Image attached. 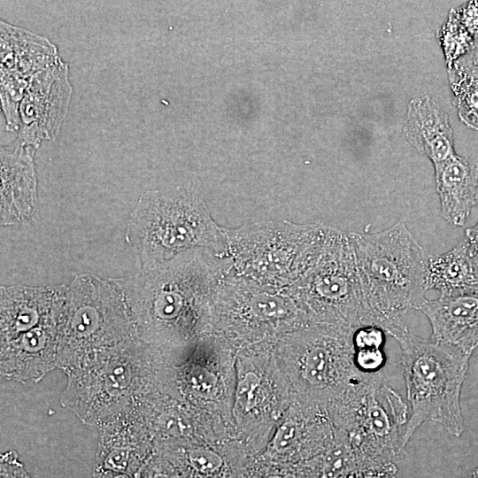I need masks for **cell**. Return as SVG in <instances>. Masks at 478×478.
<instances>
[{
  "label": "cell",
  "instance_id": "cell-24",
  "mask_svg": "<svg viewBox=\"0 0 478 478\" xmlns=\"http://www.w3.org/2000/svg\"><path fill=\"white\" fill-rule=\"evenodd\" d=\"M299 437L298 424L292 419L285 420L274 436L267 456L273 460L278 459L281 461V457L289 453V457H294L295 459V446L297 444Z\"/></svg>",
  "mask_w": 478,
  "mask_h": 478
},
{
  "label": "cell",
  "instance_id": "cell-29",
  "mask_svg": "<svg viewBox=\"0 0 478 478\" xmlns=\"http://www.w3.org/2000/svg\"><path fill=\"white\" fill-rule=\"evenodd\" d=\"M465 236V239L478 254V221L473 227L466 229Z\"/></svg>",
  "mask_w": 478,
  "mask_h": 478
},
{
  "label": "cell",
  "instance_id": "cell-19",
  "mask_svg": "<svg viewBox=\"0 0 478 478\" xmlns=\"http://www.w3.org/2000/svg\"><path fill=\"white\" fill-rule=\"evenodd\" d=\"M36 149L17 144L13 151L1 148L2 220L11 216L22 220L29 216L35 204L36 181L33 155Z\"/></svg>",
  "mask_w": 478,
  "mask_h": 478
},
{
  "label": "cell",
  "instance_id": "cell-18",
  "mask_svg": "<svg viewBox=\"0 0 478 478\" xmlns=\"http://www.w3.org/2000/svg\"><path fill=\"white\" fill-rule=\"evenodd\" d=\"M434 170L442 217L452 226H463L478 204V164L457 154Z\"/></svg>",
  "mask_w": 478,
  "mask_h": 478
},
{
  "label": "cell",
  "instance_id": "cell-8",
  "mask_svg": "<svg viewBox=\"0 0 478 478\" xmlns=\"http://www.w3.org/2000/svg\"><path fill=\"white\" fill-rule=\"evenodd\" d=\"M137 338V325L122 290L86 274L66 288L57 360L65 374L93 354Z\"/></svg>",
  "mask_w": 478,
  "mask_h": 478
},
{
  "label": "cell",
  "instance_id": "cell-26",
  "mask_svg": "<svg viewBox=\"0 0 478 478\" xmlns=\"http://www.w3.org/2000/svg\"><path fill=\"white\" fill-rule=\"evenodd\" d=\"M397 466L363 468L351 471L338 478H397Z\"/></svg>",
  "mask_w": 478,
  "mask_h": 478
},
{
  "label": "cell",
  "instance_id": "cell-10",
  "mask_svg": "<svg viewBox=\"0 0 478 478\" xmlns=\"http://www.w3.org/2000/svg\"><path fill=\"white\" fill-rule=\"evenodd\" d=\"M354 328L311 324L282 336L277 350L289 355L292 374L305 402L327 409L371 376L354 360Z\"/></svg>",
  "mask_w": 478,
  "mask_h": 478
},
{
  "label": "cell",
  "instance_id": "cell-15",
  "mask_svg": "<svg viewBox=\"0 0 478 478\" xmlns=\"http://www.w3.org/2000/svg\"><path fill=\"white\" fill-rule=\"evenodd\" d=\"M1 89L24 94L31 79L56 62L47 38L1 20Z\"/></svg>",
  "mask_w": 478,
  "mask_h": 478
},
{
  "label": "cell",
  "instance_id": "cell-11",
  "mask_svg": "<svg viewBox=\"0 0 478 478\" xmlns=\"http://www.w3.org/2000/svg\"><path fill=\"white\" fill-rule=\"evenodd\" d=\"M307 325L304 312L285 290L259 285L232 270L216 292L212 335L230 346L267 345Z\"/></svg>",
  "mask_w": 478,
  "mask_h": 478
},
{
  "label": "cell",
  "instance_id": "cell-23",
  "mask_svg": "<svg viewBox=\"0 0 478 478\" xmlns=\"http://www.w3.org/2000/svg\"><path fill=\"white\" fill-rule=\"evenodd\" d=\"M452 103L459 120L468 127L478 131V76H464L448 72Z\"/></svg>",
  "mask_w": 478,
  "mask_h": 478
},
{
  "label": "cell",
  "instance_id": "cell-5",
  "mask_svg": "<svg viewBox=\"0 0 478 478\" xmlns=\"http://www.w3.org/2000/svg\"><path fill=\"white\" fill-rule=\"evenodd\" d=\"M335 228L320 224L269 220L225 227L221 257L232 271L259 285L287 290L317 262Z\"/></svg>",
  "mask_w": 478,
  "mask_h": 478
},
{
  "label": "cell",
  "instance_id": "cell-30",
  "mask_svg": "<svg viewBox=\"0 0 478 478\" xmlns=\"http://www.w3.org/2000/svg\"><path fill=\"white\" fill-rule=\"evenodd\" d=\"M92 478H134L127 474L114 472L111 470H96L93 471Z\"/></svg>",
  "mask_w": 478,
  "mask_h": 478
},
{
  "label": "cell",
  "instance_id": "cell-14",
  "mask_svg": "<svg viewBox=\"0 0 478 478\" xmlns=\"http://www.w3.org/2000/svg\"><path fill=\"white\" fill-rule=\"evenodd\" d=\"M153 451L154 441L133 410L100 428L94 469L139 478Z\"/></svg>",
  "mask_w": 478,
  "mask_h": 478
},
{
  "label": "cell",
  "instance_id": "cell-1",
  "mask_svg": "<svg viewBox=\"0 0 478 478\" xmlns=\"http://www.w3.org/2000/svg\"><path fill=\"white\" fill-rule=\"evenodd\" d=\"M231 270L228 258L206 249L148 266L142 289L126 295L141 340L169 361L188 354L212 335L216 292Z\"/></svg>",
  "mask_w": 478,
  "mask_h": 478
},
{
  "label": "cell",
  "instance_id": "cell-12",
  "mask_svg": "<svg viewBox=\"0 0 478 478\" xmlns=\"http://www.w3.org/2000/svg\"><path fill=\"white\" fill-rule=\"evenodd\" d=\"M285 291L310 325L379 327L362 289L350 233L335 229L314 266Z\"/></svg>",
  "mask_w": 478,
  "mask_h": 478
},
{
  "label": "cell",
  "instance_id": "cell-17",
  "mask_svg": "<svg viewBox=\"0 0 478 478\" xmlns=\"http://www.w3.org/2000/svg\"><path fill=\"white\" fill-rule=\"evenodd\" d=\"M418 311L430 322V339L469 354L478 350V293L428 299Z\"/></svg>",
  "mask_w": 478,
  "mask_h": 478
},
{
  "label": "cell",
  "instance_id": "cell-28",
  "mask_svg": "<svg viewBox=\"0 0 478 478\" xmlns=\"http://www.w3.org/2000/svg\"><path fill=\"white\" fill-rule=\"evenodd\" d=\"M283 478H324L317 471L312 468L310 466L303 463L297 469L289 471Z\"/></svg>",
  "mask_w": 478,
  "mask_h": 478
},
{
  "label": "cell",
  "instance_id": "cell-22",
  "mask_svg": "<svg viewBox=\"0 0 478 478\" xmlns=\"http://www.w3.org/2000/svg\"><path fill=\"white\" fill-rule=\"evenodd\" d=\"M237 382L234 397V416L243 421L247 416L258 411L265 398V387L262 374L253 367L251 358H237Z\"/></svg>",
  "mask_w": 478,
  "mask_h": 478
},
{
  "label": "cell",
  "instance_id": "cell-25",
  "mask_svg": "<svg viewBox=\"0 0 478 478\" xmlns=\"http://www.w3.org/2000/svg\"><path fill=\"white\" fill-rule=\"evenodd\" d=\"M448 72L464 76H478V39L463 56L448 66Z\"/></svg>",
  "mask_w": 478,
  "mask_h": 478
},
{
  "label": "cell",
  "instance_id": "cell-6",
  "mask_svg": "<svg viewBox=\"0 0 478 478\" xmlns=\"http://www.w3.org/2000/svg\"><path fill=\"white\" fill-rule=\"evenodd\" d=\"M395 340L401 349L400 362L410 404L405 442L421 424H440L450 435L460 436L464 420L460 392L471 354L460 348L423 339L405 328Z\"/></svg>",
  "mask_w": 478,
  "mask_h": 478
},
{
  "label": "cell",
  "instance_id": "cell-7",
  "mask_svg": "<svg viewBox=\"0 0 478 478\" xmlns=\"http://www.w3.org/2000/svg\"><path fill=\"white\" fill-rule=\"evenodd\" d=\"M129 233L146 267L194 249L222 256L226 245L225 227L213 220L202 197L181 187L144 193L133 213Z\"/></svg>",
  "mask_w": 478,
  "mask_h": 478
},
{
  "label": "cell",
  "instance_id": "cell-13",
  "mask_svg": "<svg viewBox=\"0 0 478 478\" xmlns=\"http://www.w3.org/2000/svg\"><path fill=\"white\" fill-rule=\"evenodd\" d=\"M72 87L68 65L59 58L36 73L20 102L17 144L37 149L43 140H54L67 112Z\"/></svg>",
  "mask_w": 478,
  "mask_h": 478
},
{
  "label": "cell",
  "instance_id": "cell-3",
  "mask_svg": "<svg viewBox=\"0 0 478 478\" xmlns=\"http://www.w3.org/2000/svg\"><path fill=\"white\" fill-rule=\"evenodd\" d=\"M362 289L378 326L396 339L403 316L425 297L424 251L405 223L376 233H350Z\"/></svg>",
  "mask_w": 478,
  "mask_h": 478
},
{
  "label": "cell",
  "instance_id": "cell-20",
  "mask_svg": "<svg viewBox=\"0 0 478 478\" xmlns=\"http://www.w3.org/2000/svg\"><path fill=\"white\" fill-rule=\"evenodd\" d=\"M425 289L442 297L478 293V254L466 239L445 253L427 258Z\"/></svg>",
  "mask_w": 478,
  "mask_h": 478
},
{
  "label": "cell",
  "instance_id": "cell-9",
  "mask_svg": "<svg viewBox=\"0 0 478 478\" xmlns=\"http://www.w3.org/2000/svg\"><path fill=\"white\" fill-rule=\"evenodd\" d=\"M327 410L361 469L397 466L405 459L408 407L381 374L350 390Z\"/></svg>",
  "mask_w": 478,
  "mask_h": 478
},
{
  "label": "cell",
  "instance_id": "cell-27",
  "mask_svg": "<svg viewBox=\"0 0 478 478\" xmlns=\"http://www.w3.org/2000/svg\"><path fill=\"white\" fill-rule=\"evenodd\" d=\"M19 461L15 452L8 451L1 457V478H15Z\"/></svg>",
  "mask_w": 478,
  "mask_h": 478
},
{
  "label": "cell",
  "instance_id": "cell-2",
  "mask_svg": "<svg viewBox=\"0 0 478 478\" xmlns=\"http://www.w3.org/2000/svg\"><path fill=\"white\" fill-rule=\"evenodd\" d=\"M166 362L140 338L93 354L66 373L60 405L100 428L136 408L158 386Z\"/></svg>",
  "mask_w": 478,
  "mask_h": 478
},
{
  "label": "cell",
  "instance_id": "cell-4",
  "mask_svg": "<svg viewBox=\"0 0 478 478\" xmlns=\"http://www.w3.org/2000/svg\"><path fill=\"white\" fill-rule=\"evenodd\" d=\"M66 288L1 289L0 374L36 383L58 368V347Z\"/></svg>",
  "mask_w": 478,
  "mask_h": 478
},
{
  "label": "cell",
  "instance_id": "cell-16",
  "mask_svg": "<svg viewBox=\"0 0 478 478\" xmlns=\"http://www.w3.org/2000/svg\"><path fill=\"white\" fill-rule=\"evenodd\" d=\"M403 130L409 143L434 166L457 155L449 117L428 96L409 102Z\"/></svg>",
  "mask_w": 478,
  "mask_h": 478
},
{
  "label": "cell",
  "instance_id": "cell-21",
  "mask_svg": "<svg viewBox=\"0 0 478 478\" xmlns=\"http://www.w3.org/2000/svg\"><path fill=\"white\" fill-rule=\"evenodd\" d=\"M478 39V1L452 10L443 28V47L450 66Z\"/></svg>",
  "mask_w": 478,
  "mask_h": 478
}]
</instances>
